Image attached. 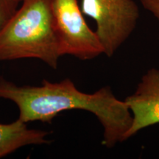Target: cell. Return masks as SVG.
I'll return each mask as SVG.
<instances>
[{
	"instance_id": "obj_1",
	"label": "cell",
	"mask_w": 159,
	"mask_h": 159,
	"mask_svg": "<svg viewBox=\"0 0 159 159\" xmlns=\"http://www.w3.org/2000/svg\"><path fill=\"white\" fill-rule=\"evenodd\" d=\"M0 98L14 102L19 110V119L49 122L60 113L83 110L93 114L103 128L102 144L111 148L127 140L132 122L128 105L105 86L92 94L81 91L69 79L59 83L44 80L39 86L18 85L0 77Z\"/></svg>"
},
{
	"instance_id": "obj_2",
	"label": "cell",
	"mask_w": 159,
	"mask_h": 159,
	"mask_svg": "<svg viewBox=\"0 0 159 159\" xmlns=\"http://www.w3.org/2000/svg\"><path fill=\"white\" fill-rule=\"evenodd\" d=\"M0 31V61L41 60L56 69L61 55L51 0H25Z\"/></svg>"
},
{
	"instance_id": "obj_3",
	"label": "cell",
	"mask_w": 159,
	"mask_h": 159,
	"mask_svg": "<svg viewBox=\"0 0 159 159\" xmlns=\"http://www.w3.org/2000/svg\"><path fill=\"white\" fill-rule=\"evenodd\" d=\"M53 24L61 56L83 61L104 54L96 32L85 22L77 0H51Z\"/></svg>"
},
{
	"instance_id": "obj_4",
	"label": "cell",
	"mask_w": 159,
	"mask_h": 159,
	"mask_svg": "<svg viewBox=\"0 0 159 159\" xmlns=\"http://www.w3.org/2000/svg\"><path fill=\"white\" fill-rule=\"evenodd\" d=\"M81 11L96 22L95 32L108 57L129 39L139 18L134 0H82Z\"/></svg>"
},
{
	"instance_id": "obj_5",
	"label": "cell",
	"mask_w": 159,
	"mask_h": 159,
	"mask_svg": "<svg viewBox=\"0 0 159 159\" xmlns=\"http://www.w3.org/2000/svg\"><path fill=\"white\" fill-rule=\"evenodd\" d=\"M124 101L132 115L127 139L143 129L159 124V69L148 70L134 94Z\"/></svg>"
},
{
	"instance_id": "obj_6",
	"label": "cell",
	"mask_w": 159,
	"mask_h": 159,
	"mask_svg": "<svg viewBox=\"0 0 159 159\" xmlns=\"http://www.w3.org/2000/svg\"><path fill=\"white\" fill-rule=\"evenodd\" d=\"M48 136L47 131L30 129L19 119L10 124L0 123V158L28 145L48 144Z\"/></svg>"
},
{
	"instance_id": "obj_7",
	"label": "cell",
	"mask_w": 159,
	"mask_h": 159,
	"mask_svg": "<svg viewBox=\"0 0 159 159\" xmlns=\"http://www.w3.org/2000/svg\"><path fill=\"white\" fill-rule=\"evenodd\" d=\"M19 4L18 0H0V31L16 12Z\"/></svg>"
},
{
	"instance_id": "obj_8",
	"label": "cell",
	"mask_w": 159,
	"mask_h": 159,
	"mask_svg": "<svg viewBox=\"0 0 159 159\" xmlns=\"http://www.w3.org/2000/svg\"><path fill=\"white\" fill-rule=\"evenodd\" d=\"M139 1L143 7L146 11L150 12L159 22V0H139Z\"/></svg>"
},
{
	"instance_id": "obj_9",
	"label": "cell",
	"mask_w": 159,
	"mask_h": 159,
	"mask_svg": "<svg viewBox=\"0 0 159 159\" xmlns=\"http://www.w3.org/2000/svg\"><path fill=\"white\" fill-rule=\"evenodd\" d=\"M18 1H19V2H23V1H25V0H18Z\"/></svg>"
}]
</instances>
